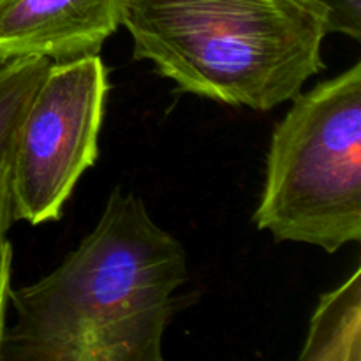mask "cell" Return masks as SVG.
<instances>
[{
    "label": "cell",
    "instance_id": "6da1fadb",
    "mask_svg": "<svg viewBox=\"0 0 361 361\" xmlns=\"http://www.w3.org/2000/svg\"><path fill=\"white\" fill-rule=\"evenodd\" d=\"M182 243L140 196L115 189L83 242L46 277L11 291L2 360L162 361L185 284Z\"/></svg>",
    "mask_w": 361,
    "mask_h": 361
},
{
    "label": "cell",
    "instance_id": "7a4b0ae2",
    "mask_svg": "<svg viewBox=\"0 0 361 361\" xmlns=\"http://www.w3.org/2000/svg\"><path fill=\"white\" fill-rule=\"evenodd\" d=\"M122 25L182 92L254 111L293 101L331 34L319 0H123Z\"/></svg>",
    "mask_w": 361,
    "mask_h": 361
},
{
    "label": "cell",
    "instance_id": "3957f363",
    "mask_svg": "<svg viewBox=\"0 0 361 361\" xmlns=\"http://www.w3.org/2000/svg\"><path fill=\"white\" fill-rule=\"evenodd\" d=\"M254 222L328 254L361 240L360 62L293 99L271 134Z\"/></svg>",
    "mask_w": 361,
    "mask_h": 361
},
{
    "label": "cell",
    "instance_id": "277c9868",
    "mask_svg": "<svg viewBox=\"0 0 361 361\" xmlns=\"http://www.w3.org/2000/svg\"><path fill=\"white\" fill-rule=\"evenodd\" d=\"M109 80L99 55L51 62L18 133L11 175L16 221H56L95 164Z\"/></svg>",
    "mask_w": 361,
    "mask_h": 361
},
{
    "label": "cell",
    "instance_id": "5b68a950",
    "mask_svg": "<svg viewBox=\"0 0 361 361\" xmlns=\"http://www.w3.org/2000/svg\"><path fill=\"white\" fill-rule=\"evenodd\" d=\"M123 0H0V62L99 55L122 25Z\"/></svg>",
    "mask_w": 361,
    "mask_h": 361
},
{
    "label": "cell",
    "instance_id": "8992f818",
    "mask_svg": "<svg viewBox=\"0 0 361 361\" xmlns=\"http://www.w3.org/2000/svg\"><path fill=\"white\" fill-rule=\"evenodd\" d=\"M300 361H361V268L321 296Z\"/></svg>",
    "mask_w": 361,
    "mask_h": 361
},
{
    "label": "cell",
    "instance_id": "52a82bcc",
    "mask_svg": "<svg viewBox=\"0 0 361 361\" xmlns=\"http://www.w3.org/2000/svg\"><path fill=\"white\" fill-rule=\"evenodd\" d=\"M46 59L0 62V201L13 200L11 175L18 133L34 92L49 67Z\"/></svg>",
    "mask_w": 361,
    "mask_h": 361
},
{
    "label": "cell",
    "instance_id": "ba28073f",
    "mask_svg": "<svg viewBox=\"0 0 361 361\" xmlns=\"http://www.w3.org/2000/svg\"><path fill=\"white\" fill-rule=\"evenodd\" d=\"M16 222L13 200L0 201V360H2L4 338L7 330V307L11 302V274H13V245L6 233Z\"/></svg>",
    "mask_w": 361,
    "mask_h": 361
},
{
    "label": "cell",
    "instance_id": "9c48e42d",
    "mask_svg": "<svg viewBox=\"0 0 361 361\" xmlns=\"http://www.w3.org/2000/svg\"><path fill=\"white\" fill-rule=\"evenodd\" d=\"M330 13V30L361 39V0H319Z\"/></svg>",
    "mask_w": 361,
    "mask_h": 361
}]
</instances>
